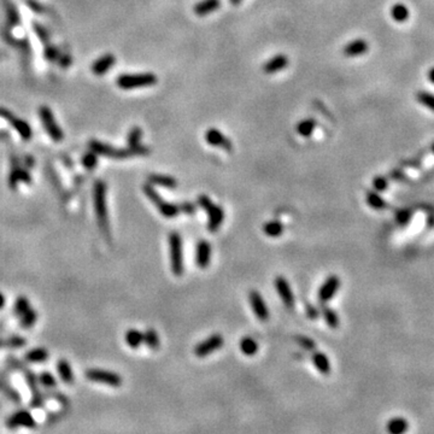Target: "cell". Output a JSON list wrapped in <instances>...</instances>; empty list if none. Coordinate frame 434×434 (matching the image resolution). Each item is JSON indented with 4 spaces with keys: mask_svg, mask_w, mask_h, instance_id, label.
I'll use <instances>...</instances> for the list:
<instances>
[{
    "mask_svg": "<svg viewBox=\"0 0 434 434\" xmlns=\"http://www.w3.org/2000/svg\"><path fill=\"white\" fill-rule=\"evenodd\" d=\"M89 147L98 156L114 158V159H124V158L138 157V156H147L150 154V150L143 145L138 146H129L128 149H115L110 145H105L100 141L92 140L89 143Z\"/></svg>",
    "mask_w": 434,
    "mask_h": 434,
    "instance_id": "cell-1",
    "label": "cell"
},
{
    "mask_svg": "<svg viewBox=\"0 0 434 434\" xmlns=\"http://www.w3.org/2000/svg\"><path fill=\"white\" fill-rule=\"evenodd\" d=\"M93 203L98 226L106 239L110 240V225H109L108 205H106V185L102 180H97L93 187Z\"/></svg>",
    "mask_w": 434,
    "mask_h": 434,
    "instance_id": "cell-2",
    "label": "cell"
},
{
    "mask_svg": "<svg viewBox=\"0 0 434 434\" xmlns=\"http://www.w3.org/2000/svg\"><path fill=\"white\" fill-rule=\"evenodd\" d=\"M198 204L205 210L207 214V229L210 233H215L225 220V210L222 206L215 204L205 195L198 197Z\"/></svg>",
    "mask_w": 434,
    "mask_h": 434,
    "instance_id": "cell-3",
    "label": "cell"
},
{
    "mask_svg": "<svg viewBox=\"0 0 434 434\" xmlns=\"http://www.w3.org/2000/svg\"><path fill=\"white\" fill-rule=\"evenodd\" d=\"M169 256L171 272L175 276H181L185 272V263L182 253V238L177 232H171L169 234Z\"/></svg>",
    "mask_w": 434,
    "mask_h": 434,
    "instance_id": "cell-4",
    "label": "cell"
},
{
    "mask_svg": "<svg viewBox=\"0 0 434 434\" xmlns=\"http://www.w3.org/2000/svg\"><path fill=\"white\" fill-rule=\"evenodd\" d=\"M157 76L151 73L123 74L117 79V86L122 89H135L150 87L157 83Z\"/></svg>",
    "mask_w": 434,
    "mask_h": 434,
    "instance_id": "cell-5",
    "label": "cell"
},
{
    "mask_svg": "<svg viewBox=\"0 0 434 434\" xmlns=\"http://www.w3.org/2000/svg\"><path fill=\"white\" fill-rule=\"evenodd\" d=\"M143 191L145 196L155 204L156 207L158 209V211L160 212L162 216L166 218H174L180 214V207L175 205V204H171L169 201L164 200L162 197L159 196V193L155 190V187L151 184H145L143 186Z\"/></svg>",
    "mask_w": 434,
    "mask_h": 434,
    "instance_id": "cell-6",
    "label": "cell"
},
{
    "mask_svg": "<svg viewBox=\"0 0 434 434\" xmlns=\"http://www.w3.org/2000/svg\"><path fill=\"white\" fill-rule=\"evenodd\" d=\"M39 115H40V118H41L43 128H45V130L47 132V134L50 135L52 140L57 141V143H58V141H62L63 138H64V134H63V130L61 129V127L57 124L51 109L48 108V106L43 105L39 109Z\"/></svg>",
    "mask_w": 434,
    "mask_h": 434,
    "instance_id": "cell-7",
    "label": "cell"
},
{
    "mask_svg": "<svg viewBox=\"0 0 434 434\" xmlns=\"http://www.w3.org/2000/svg\"><path fill=\"white\" fill-rule=\"evenodd\" d=\"M86 378L93 383L110 385L113 387H119L122 385V378L119 374L102 369H88L84 373Z\"/></svg>",
    "mask_w": 434,
    "mask_h": 434,
    "instance_id": "cell-8",
    "label": "cell"
},
{
    "mask_svg": "<svg viewBox=\"0 0 434 434\" xmlns=\"http://www.w3.org/2000/svg\"><path fill=\"white\" fill-rule=\"evenodd\" d=\"M225 344V339L221 334H212L207 338L206 340L201 341L195 348V355L199 358H203L206 357L207 355L212 354V352L217 351L218 349H221Z\"/></svg>",
    "mask_w": 434,
    "mask_h": 434,
    "instance_id": "cell-9",
    "label": "cell"
},
{
    "mask_svg": "<svg viewBox=\"0 0 434 434\" xmlns=\"http://www.w3.org/2000/svg\"><path fill=\"white\" fill-rule=\"evenodd\" d=\"M248 302H250L251 308H252L253 313H255L256 317L259 321L266 322L269 318V310L267 307L266 302H264L263 297L259 293L258 291H251L248 293Z\"/></svg>",
    "mask_w": 434,
    "mask_h": 434,
    "instance_id": "cell-10",
    "label": "cell"
},
{
    "mask_svg": "<svg viewBox=\"0 0 434 434\" xmlns=\"http://www.w3.org/2000/svg\"><path fill=\"white\" fill-rule=\"evenodd\" d=\"M340 287V277L337 275H331L327 277L326 281L322 283L320 291H318V300L322 304H326L331 300L334 294L337 293Z\"/></svg>",
    "mask_w": 434,
    "mask_h": 434,
    "instance_id": "cell-11",
    "label": "cell"
},
{
    "mask_svg": "<svg viewBox=\"0 0 434 434\" xmlns=\"http://www.w3.org/2000/svg\"><path fill=\"white\" fill-rule=\"evenodd\" d=\"M205 140L211 146L220 147V149H223L225 151L228 152L233 151V144H232V141L222 132L216 129V128H210V129L206 130Z\"/></svg>",
    "mask_w": 434,
    "mask_h": 434,
    "instance_id": "cell-12",
    "label": "cell"
},
{
    "mask_svg": "<svg viewBox=\"0 0 434 434\" xmlns=\"http://www.w3.org/2000/svg\"><path fill=\"white\" fill-rule=\"evenodd\" d=\"M6 426L10 430H15L20 426H24V427L28 428H37V422H35L34 417L32 416L29 411L20 410L11 415L9 419L6 420Z\"/></svg>",
    "mask_w": 434,
    "mask_h": 434,
    "instance_id": "cell-13",
    "label": "cell"
},
{
    "mask_svg": "<svg viewBox=\"0 0 434 434\" xmlns=\"http://www.w3.org/2000/svg\"><path fill=\"white\" fill-rule=\"evenodd\" d=\"M275 288H276L277 294L280 296L285 307L287 309H292L294 307V296L288 281L283 276H276V279H275Z\"/></svg>",
    "mask_w": 434,
    "mask_h": 434,
    "instance_id": "cell-14",
    "label": "cell"
},
{
    "mask_svg": "<svg viewBox=\"0 0 434 434\" xmlns=\"http://www.w3.org/2000/svg\"><path fill=\"white\" fill-rule=\"evenodd\" d=\"M24 373V378H26L27 384H28L29 389L32 390L33 398H32V406L33 408H42L43 406V397L41 393L39 391V387H38V379L34 375V373L31 372L28 369H24L22 368Z\"/></svg>",
    "mask_w": 434,
    "mask_h": 434,
    "instance_id": "cell-15",
    "label": "cell"
},
{
    "mask_svg": "<svg viewBox=\"0 0 434 434\" xmlns=\"http://www.w3.org/2000/svg\"><path fill=\"white\" fill-rule=\"evenodd\" d=\"M210 258H211V245L209 244L207 240H200L197 245L196 252V262L199 268L204 269L210 264Z\"/></svg>",
    "mask_w": 434,
    "mask_h": 434,
    "instance_id": "cell-16",
    "label": "cell"
},
{
    "mask_svg": "<svg viewBox=\"0 0 434 434\" xmlns=\"http://www.w3.org/2000/svg\"><path fill=\"white\" fill-rule=\"evenodd\" d=\"M116 63V58H115L114 54H104V56L100 57L99 59H97L92 65V72L95 75L100 76L104 75L114 67V64Z\"/></svg>",
    "mask_w": 434,
    "mask_h": 434,
    "instance_id": "cell-17",
    "label": "cell"
},
{
    "mask_svg": "<svg viewBox=\"0 0 434 434\" xmlns=\"http://www.w3.org/2000/svg\"><path fill=\"white\" fill-rule=\"evenodd\" d=\"M288 65V58L285 54H276L264 64L263 72L266 74H275L285 69Z\"/></svg>",
    "mask_w": 434,
    "mask_h": 434,
    "instance_id": "cell-18",
    "label": "cell"
},
{
    "mask_svg": "<svg viewBox=\"0 0 434 434\" xmlns=\"http://www.w3.org/2000/svg\"><path fill=\"white\" fill-rule=\"evenodd\" d=\"M368 48H369V45H368L367 41H364L362 39H357L349 42L348 45H345L343 52L348 57H357L365 53L368 51Z\"/></svg>",
    "mask_w": 434,
    "mask_h": 434,
    "instance_id": "cell-19",
    "label": "cell"
},
{
    "mask_svg": "<svg viewBox=\"0 0 434 434\" xmlns=\"http://www.w3.org/2000/svg\"><path fill=\"white\" fill-rule=\"evenodd\" d=\"M147 182L151 184L152 186H160L164 188H174L177 187V181L174 177L168 175H159V174H151L147 176Z\"/></svg>",
    "mask_w": 434,
    "mask_h": 434,
    "instance_id": "cell-20",
    "label": "cell"
},
{
    "mask_svg": "<svg viewBox=\"0 0 434 434\" xmlns=\"http://www.w3.org/2000/svg\"><path fill=\"white\" fill-rule=\"evenodd\" d=\"M221 6V1L220 0H201L199 1L198 4H196L195 9V13L197 16H206L209 13L215 12L218 7Z\"/></svg>",
    "mask_w": 434,
    "mask_h": 434,
    "instance_id": "cell-21",
    "label": "cell"
},
{
    "mask_svg": "<svg viewBox=\"0 0 434 434\" xmlns=\"http://www.w3.org/2000/svg\"><path fill=\"white\" fill-rule=\"evenodd\" d=\"M313 363L316 367V369H317L320 373L324 374V375L331 373V362H329L328 357H327L323 352L320 351L314 352Z\"/></svg>",
    "mask_w": 434,
    "mask_h": 434,
    "instance_id": "cell-22",
    "label": "cell"
},
{
    "mask_svg": "<svg viewBox=\"0 0 434 434\" xmlns=\"http://www.w3.org/2000/svg\"><path fill=\"white\" fill-rule=\"evenodd\" d=\"M57 370H58L62 380L64 381L65 384H68V385L73 384L74 374H73L72 367H70V363L68 362L67 359H61V361L57 363Z\"/></svg>",
    "mask_w": 434,
    "mask_h": 434,
    "instance_id": "cell-23",
    "label": "cell"
},
{
    "mask_svg": "<svg viewBox=\"0 0 434 434\" xmlns=\"http://www.w3.org/2000/svg\"><path fill=\"white\" fill-rule=\"evenodd\" d=\"M240 350L246 356H253L258 352V343L253 338L245 337L240 340Z\"/></svg>",
    "mask_w": 434,
    "mask_h": 434,
    "instance_id": "cell-24",
    "label": "cell"
},
{
    "mask_svg": "<svg viewBox=\"0 0 434 434\" xmlns=\"http://www.w3.org/2000/svg\"><path fill=\"white\" fill-rule=\"evenodd\" d=\"M316 128V121L314 118H305L297 124V132L303 138H310Z\"/></svg>",
    "mask_w": 434,
    "mask_h": 434,
    "instance_id": "cell-25",
    "label": "cell"
},
{
    "mask_svg": "<svg viewBox=\"0 0 434 434\" xmlns=\"http://www.w3.org/2000/svg\"><path fill=\"white\" fill-rule=\"evenodd\" d=\"M263 232L267 237L270 238H277L282 236L283 233V225L279 221H269L263 226Z\"/></svg>",
    "mask_w": 434,
    "mask_h": 434,
    "instance_id": "cell-26",
    "label": "cell"
},
{
    "mask_svg": "<svg viewBox=\"0 0 434 434\" xmlns=\"http://www.w3.org/2000/svg\"><path fill=\"white\" fill-rule=\"evenodd\" d=\"M10 121L12 122V127L15 128L16 132L21 135V138L23 140H31L32 138V129L29 127V124L27 122L22 121V119H13L12 117L10 118Z\"/></svg>",
    "mask_w": 434,
    "mask_h": 434,
    "instance_id": "cell-27",
    "label": "cell"
},
{
    "mask_svg": "<svg viewBox=\"0 0 434 434\" xmlns=\"http://www.w3.org/2000/svg\"><path fill=\"white\" fill-rule=\"evenodd\" d=\"M365 199H367L368 205L375 210H383L387 207V201H385L383 197L379 195V193L374 192V191H369V192L367 193Z\"/></svg>",
    "mask_w": 434,
    "mask_h": 434,
    "instance_id": "cell-28",
    "label": "cell"
},
{
    "mask_svg": "<svg viewBox=\"0 0 434 434\" xmlns=\"http://www.w3.org/2000/svg\"><path fill=\"white\" fill-rule=\"evenodd\" d=\"M408 421L402 419V417H395V419L390 420L389 424H387V431L392 434L404 433L408 430Z\"/></svg>",
    "mask_w": 434,
    "mask_h": 434,
    "instance_id": "cell-29",
    "label": "cell"
},
{
    "mask_svg": "<svg viewBox=\"0 0 434 434\" xmlns=\"http://www.w3.org/2000/svg\"><path fill=\"white\" fill-rule=\"evenodd\" d=\"M125 341L132 349H139L144 343V333L138 329H129L125 333Z\"/></svg>",
    "mask_w": 434,
    "mask_h": 434,
    "instance_id": "cell-30",
    "label": "cell"
},
{
    "mask_svg": "<svg viewBox=\"0 0 434 434\" xmlns=\"http://www.w3.org/2000/svg\"><path fill=\"white\" fill-rule=\"evenodd\" d=\"M48 351L46 349L42 348H38L34 349V350L28 351L26 354V361L32 362V363H40V362H45L47 361L48 358Z\"/></svg>",
    "mask_w": 434,
    "mask_h": 434,
    "instance_id": "cell-31",
    "label": "cell"
},
{
    "mask_svg": "<svg viewBox=\"0 0 434 434\" xmlns=\"http://www.w3.org/2000/svg\"><path fill=\"white\" fill-rule=\"evenodd\" d=\"M322 316H323L324 321H326V323L328 324L331 328L335 329L339 327V324H340L339 316H338V314L335 313V311L333 309H331V308H328V307L322 308Z\"/></svg>",
    "mask_w": 434,
    "mask_h": 434,
    "instance_id": "cell-32",
    "label": "cell"
},
{
    "mask_svg": "<svg viewBox=\"0 0 434 434\" xmlns=\"http://www.w3.org/2000/svg\"><path fill=\"white\" fill-rule=\"evenodd\" d=\"M391 16L395 22H399V23L405 22L409 17L408 7H406L405 5H403V4L393 5L392 9H391Z\"/></svg>",
    "mask_w": 434,
    "mask_h": 434,
    "instance_id": "cell-33",
    "label": "cell"
},
{
    "mask_svg": "<svg viewBox=\"0 0 434 434\" xmlns=\"http://www.w3.org/2000/svg\"><path fill=\"white\" fill-rule=\"evenodd\" d=\"M144 341L151 350H158V348H159L160 345L158 333L156 332L155 329L151 328L147 329V331L144 333Z\"/></svg>",
    "mask_w": 434,
    "mask_h": 434,
    "instance_id": "cell-34",
    "label": "cell"
},
{
    "mask_svg": "<svg viewBox=\"0 0 434 434\" xmlns=\"http://www.w3.org/2000/svg\"><path fill=\"white\" fill-rule=\"evenodd\" d=\"M29 308H31V303H29V300L27 299V297L20 296L17 297V299H16L13 311H15V315L17 316V317H21V316L23 315Z\"/></svg>",
    "mask_w": 434,
    "mask_h": 434,
    "instance_id": "cell-35",
    "label": "cell"
},
{
    "mask_svg": "<svg viewBox=\"0 0 434 434\" xmlns=\"http://www.w3.org/2000/svg\"><path fill=\"white\" fill-rule=\"evenodd\" d=\"M27 344V340L23 337H18V335H13L11 337L9 340H0V348H12V349H20L23 348Z\"/></svg>",
    "mask_w": 434,
    "mask_h": 434,
    "instance_id": "cell-36",
    "label": "cell"
},
{
    "mask_svg": "<svg viewBox=\"0 0 434 434\" xmlns=\"http://www.w3.org/2000/svg\"><path fill=\"white\" fill-rule=\"evenodd\" d=\"M20 318H21V326L23 327V328H31L33 324H34L38 320L37 311L32 309V308H29V309L27 310Z\"/></svg>",
    "mask_w": 434,
    "mask_h": 434,
    "instance_id": "cell-37",
    "label": "cell"
},
{
    "mask_svg": "<svg viewBox=\"0 0 434 434\" xmlns=\"http://www.w3.org/2000/svg\"><path fill=\"white\" fill-rule=\"evenodd\" d=\"M141 136H143V130L139 127H133L128 134V145L129 146H138L140 145Z\"/></svg>",
    "mask_w": 434,
    "mask_h": 434,
    "instance_id": "cell-38",
    "label": "cell"
},
{
    "mask_svg": "<svg viewBox=\"0 0 434 434\" xmlns=\"http://www.w3.org/2000/svg\"><path fill=\"white\" fill-rule=\"evenodd\" d=\"M416 98L422 105H425L426 108L434 111V94L428 93V92H420Z\"/></svg>",
    "mask_w": 434,
    "mask_h": 434,
    "instance_id": "cell-39",
    "label": "cell"
},
{
    "mask_svg": "<svg viewBox=\"0 0 434 434\" xmlns=\"http://www.w3.org/2000/svg\"><path fill=\"white\" fill-rule=\"evenodd\" d=\"M296 341L300 348L304 349V350L307 351H314L316 348L315 341L311 339V338L305 337V335H297Z\"/></svg>",
    "mask_w": 434,
    "mask_h": 434,
    "instance_id": "cell-40",
    "label": "cell"
},
{
    "mask_svg": "<svg viewBox=\"0 0 434 434\" xmlns=\"http://www.w3.org/2000/svg\"><path fill=\"white\" fill-rule=\"evenodd\" d=\"M97 163H98V155L95 154V152L92 151V150H91V152H88V154H86L83 156L82 164H83L84 168L88 169V170L94 169L95 166H97Z\"/></svg>",
    "mask_w": 434,
    "mask_h": 434,
    "instance_id": "cell-41",
    "label": "cell"
},
{
    "mask_svg": "<svg viewBox=\"0 0 434 434\" xmlns=\"http://www.w3.org/2000/svg\"><path fill=\"white\" fill-rule=\"evenodd\" d=\"M39 381L42 386L46 387V389H53V387H56V379H54V376L48 372H43L40 374Z\"/></svg>",
    "mask_w": 434,
    "mask_h": 434,
    "instance_id": "cell-42",
    "label": "cell"
},
{
    "mask_svg": "<svg viewBox=\"0 0 434 434\" xmlns=\"http://www.w3.org/2000/svg\"><path fill=\"white\" fill-rule=\"evenodd\" d=\"M373 186L375 188L376 192H384L389 188V181H387L386 177L384 176H376L373 180Z\"/></svg>",
    "mask_w": 434,
    "mask_h": 434,
    "instance_id": "cell-43",
    "label": "cell"
},
{
    "mask_svg": "<svg viewBox=\"0 0 434 434\" xmlns=\"http://www.w3.org/2000/svg\"><path fill=\"white\" fill-rule=\"evenodd\" d=\"M410 217H411V214L409 211H405V210H402V211H399L397 214L398 223L402 226L406 225V223L409 222V220H410Z\"/></svg>",
    "mask_w": 434,
    "mask_h": 434,
    "instance_id": "cell-44",
    "label": "cell"
},
{
    "mask_svg": "<svg viewBox=\"0 0 434 434\" xmlns=\"http://www.w3.org/2000/svg\"><path fill=\"white\" fill-rule=\"evenodd\" d=\"M179 207H180V212L184 211L185 214H187V215H193L196 211V205H193L192 203H188V201L187 203H184L181 206H179Z\"/></svg>",
    "mask_w": 434,
    "mask_h": 434,
    "instance_id": "cell-45",
    "label": "cell"
},
{
    "mask_svg": "<svg viewBox=\"0 0 434 434\" xmlns=\"http://www.w3.org/2000/svg\"><path fill=\"white\" fill-rule=\"evenodd\" d=\"M318 309H316L314 305H307V315L309 316L311 320H316L318 317Z\"/></svg>",
    "mask_w": 434,
    "mask_h": 434,
    "instance_id": "cell-46",
    "label": "cell"
},
{
    "mask_svg": "<svg viewBox=\"0 0 434 434\" xmlns=\"http://www.w3.org/2000/svg\"><path fill=\"white\" fill-rule=\"evenodd\" d=\"M4 305H5V297H4V294L0 292V310L4 308Z\"/></svg>",
    "mask_w": 434,
    "mask_h": 434,
    "instance_id": "cell-47",
    "label": "cell"
},
{
    "mask_svg": "<svg viewBox=\"0 0 434 434\" xmlns=\"http://www.w3.org/2000/svg\"><path fill=\"white\" fill-rule=\"evenodd\" d=\"M428 79H430L431 82L434 83V68H432V69L430 70V73H428Z\"/></svg>",
    "mask_w": 434,
    "mask_h": 434,
    "instance_id": "cell-48",
    "label": "cell"
},
{
    "mask_svg": "<svg viewBox=\"0 0 434 434\" xmlns=\"http://www.w3.org/2000/svg\"><path fill=\"white\" fill-rule=\"evenodd\" d=\"M241 2V0H231L232 5H239Z\"/></svg>",
    "mask_w": 434,
    "mask_h": 434,
    "instance_id": "cell-49",
    "label": "cell"
},
{
    "mask_svg": "<svg viewBox=\"0 0 434 434\" xmlns=\"http://www.w3.org/2000/svg\"><path fill=\"white\" fill-rule=\"evenodd\" d=\"M6 387H7V386H6V385H5V384H2V383H1V381H0V390H2V389H6Z\"/></svg>",
    "mask_w": 434,
    "mask_h": 434,
    "instance_id": "cell-50",
    "label": "cell"
},
{
    "mask_svg": "<svg viewBox=\"0 0 434 434\" xmlns=\"http://www.w3.org/2000/svg\"><path fill=\"white\" fill-rule=\"evenodd\" d=\"M432 151L434 152V144H433V146H432Z\"/></svg>",
    "mask_w": 434,
    "mask_h": 434,
    "instance_id": "cell-51",
    "label": "cell"
}]
</instances>
